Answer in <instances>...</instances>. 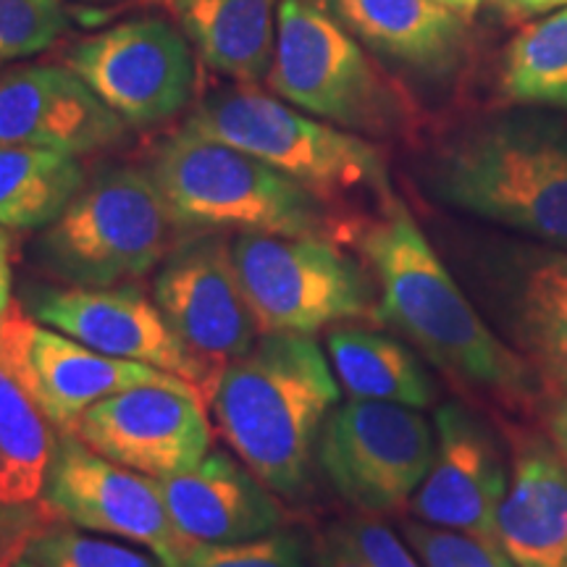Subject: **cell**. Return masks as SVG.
<instances>
[{
  "instance_id": "obj_27",
  "label": "cell",
  "mask_w": 567,
  "mask_h": 567,
  "mask_svg": "<svg viewBox=\"0 0 567 567\" xmlns=\"http://www.w3.org/2000/svg\"><path fill=\"white\" fill-rule=\"evenodd\" d=\"M27 557L38 567H163L153 551L137 544L84 534L66 523H51L34 534Z\"/></svg>"
},
{
  "instance_id": "obj_18",
  "label": "cell",
  "mask_w": 567,
  "mask_h": 567,
  "mask_svg": "<svg viewBox=\"0 0 567 567\" xmlns=\"http://www.w3.org/2000/svg\"><path fill=\"white\" fill-rule=\"evenodd\" d=\"M153 481L174 528L189 542H245L284 528L279 496L224 452H208L189 471Z\"/></svg>"
},
{
  "instance_id": "obj_33",
  "label": "cell",
  "mask_w": 567,
  "mask_h": 567,
  "mask_svg": "<svg viewBox=\"0 0 567 567\" xmlns=\"http://www.w3.org/2000/svg\"><path fill=\"white\" fill-rule=\"evenodd\" d=\"M13 239L9 229L0 226V326L9 318L13 302Z\"/></svg>"
},
{
  "instance_id": "obj_34",
  "label": "cell",
  "mask_w": 567,
  "mask_h": 567,
  "mask_svg": "<svg viewBox=\"0 0 567 567\" xmlns=\"http://www.w3.org/2000/svg\"><path fill=\"white\" fill-rule=\"evenodd\" d=\"M42 528H21V526H0V567L13 565L30 549L34 534Z\"/></svg>"
},
{
  "instance_id": "obj_25",
  "label": "cell",
  "mask_w": 567,
  "mask_h": 567,
  "mask_svg": "<svg viewBox=\"0 0 567 567\" xmlns=\"http://www.w3.org/2000/svg\"><path fill=\"white\" fill-rule=\"evenodd\" d=\"M59 444L53 429L17 373L0 360V502L45 507L48 471Z\"/></svg>"
},
{
  "instance_id": "obj_35",
  "label": "cell",
  "mask_w": 567,
  "mask_h": 567,
  "mask_svg": "<svg viewBox=\"0 0 567 567\" xmlns=\"http://www.w3.org/2000/svg\"><path fill=\"white\" fill-rule=\"evenodd\" d=\"M547 434L567 465V394H555L547 410Z\"/></svg>"
},
{
  "instance_id": "obj_19",
  "label": "cell",
  "mask_w": 567,
  "mask_h": 567,
  "mask_svg": "<svg viewBox=\"0 0 567 567\" xmlns=\"http://www.w3.org/2000/svg\"><path fill=\"white\" fill-rule=\"evenodd\" d=\"M496 534L515 567H567V465L551 439H513Z\"/></svg>"
},
{
  "instance_id": "obj_2",
  "label": "cell",
  "mask_w": 567,
  "mask_h": 567,
  "mask_svg": "<svg viewBox=\"0 0 567 567\" xmlns=\"http://www.w3.org/2000/svg\"><path fill=\"white\" fill-rule=\"evenodd\" d=\"M337 402L334 368L310 334H260L208 396L234 455L284 499L310 484L323 423Z\"/></svg>"
},
{
  "instance_id": "obj_32",
  "label": "cell",
  "mask_w": 567,
  "mask_h": 567,
  "mask_svg": "<svg viewBox=\"0 0 567 567\" xmlns=\"http://www.w3.org/2000/svg\"><path fill=\"white\" fill-rule=\"evenodd\" d=\"M313 567H368L347 544L339 538L334 528H329L321 542H318Z\"/></svg>"
},
{
  "instance_id": "obj_29",
  "label": "cell",
  "mask_w": 567,
  "mask_h": 567,
  "mask_svg": "<svg viewBox=\"0 0 567 567\" xmlns=\"http://www.w3.org/2000/svg\"><path fill=\"white\" fill-rule=\"evenodd\" d=\"M66 30L69 11L63 0H0V61L48 51Z\"/></svg>"
},
{
  "instance_id": "obj_38",
  "label": "cell",
  "mask_w": 567,
  "mask_h": 567,
  "mask_svg": "<svg viewBox=\"0 0 567 567\" xmlns=\"http://www.w3.org/2000/svg\"><path fill=\"white\" fill-rule=\"evenodd\" d=\"M436 3L444 6V9H450L452 13H457V17L471 19L473 13L486 3V0H436Z\"/></svg>"
},
{
  "instance_id": "obj_3",
  "label": "cell",
  "mask_w": 567,
  "mask_h": 567,
  "mask_svg": "<svg viewBox=\"0 0 567 567\" xmlns=\"http://www.w3.org/2000/svg\"><path fill=\"white\" fill-rule=\"evenodd\" d=\"M151 174L174 226L184 231L281 234L339 245L354 243L360 231L268 163L184 126L155 151Z\"/></svg>"
},
{
  "instance_id": "obj_31",
  "label": "cell",
  "mask_w": 567,
  "mask_h": 567,
  "mask_svg": "<svg viewBox=\"0 0 567 567\" xmlns=\"http://www.w3.org/2000/svg\"><path fill=\"white\" fill-rule=\"evenodd\" d=\"M334 530L368 567H423L405 538L396 536L373 515L350 517V520L337 523Z\"/></svg>"
},
{
  "instance_id": "obj_21",
  "label": "cell",
  "mask_w": 567,
  "mask_h": 567,
  "mask_svg": "<svg viewBox=\"0 0 567 567\" xmlns=\"http://www.w3.org/2000/svg\"><path fill=\"white\" fill-rule=\"evenodd\" d=\"M505 279V323L517 350L551 392L567 394V252L520 255Z\"/></svg>"
},
{
  "instance_id": "obj_23",
  "label": "cell",
  "mask_w": 567,
  "mask_h": 567,
  "mask_svg": "<svg viewBox=\"0 0 567 567\" xmlns=\"http://www.w3.org/2000/svg\"><path fill=\"white\" fill-rule=\"evenodd\" d=\"M331 368L352 400L394 402L408 408H429L436 389L413 350L394 337L358 326H339L329 331Z\"/></svg>"
},
{
  "instance_id": "obj_6",
  "label": "cell",
  "mask_w": 567,
  "mask_h": 567,
  "mask_svg": "<svg viewBox=\"0 0 567 567\" xmlns=\"http://www.w3.org/2000/svg\"><path fill=\"white\" fill-rule=\"evenodd\" d=\"M268 87L281 101L360 137L413 132V97L318 0H279Z\"/></svg>"
},
{
  "instance_id": "obj_12",
  "label": "cell",
  "mask_w": 567,
  "mask_h": 567,
  "mask_svg": "<svg viewBox=\"0 0 567 567\" xmlns=\"http://www.w3.org/2000/svg\"><path fill=\"white\" fill-rule=\"evenodd\" d=\"M42 505L55 523L122 538L179 567L189 538L174 528L153 478L97 455L71 431L59 434Z\"/></svg>"
},
{
  "instance_id": "obj_16",
  "label": "cell",
  "mask_w": 567,
  "mask_h": 567,
  "mask_svg": "<svg viewBox=\"0 0 567 567\" xmlns=\"http://www.w3.org/2000/svg\"><path fill=\"white\" fill-rule=\"evenodd\" d=\"M509 471L492 431L471 410L450 402L436 410V446L423 484L410 499L415 520L499 544L496 509Z\"/></svg>"
},
{
  "instance_id": "obj_5",
  "label": "cell",
  "mask_w": 567,
  "mask_h": 567,
  "mask_svg": "<svg viewBox=\"0 0 567 567\" xmlns=\"http://www.w3.org/2000/svg\"><path fill=\"white\" fill-rule=\"evenodd\" d=\"M434 193L460 210L567 250V130L542 118L471 126L434 163Z\"/></svg>"
},
{
  "instance_id": "obj_7",
  "label": "cell",
  "mask_w": 567,
  "mask_h": 567,
  "mask_svg": "<svg viewBox=\"0 0 567 567\" xmlns=\"http://www.w3.org/2000/svg\"><path fill=\"white\" fill-rule=\"evenodd\" d=\"M176 229L151 172L105 166L38 243V260L71 287H118L163 264Z\"/></svg>"
},
{
  "instance_id": "obj_11",
  "label": "cell",
  "mask_w": 567,
  "mask_h": 567,
  "mask_svg": "<svg viewBox=\"0 0 567 567\" xmlns=\"http://www.w3.org/2000/svg\"><path fill=\"white\" fill-rule=\"evenodd\" d=\"M153 300L200 368V392L208 402L218 375L260 337L231 243L221 234H200L174 247L153 279Z\"/></svg>"
},
{
  "instance_id": "obj_26",
  "label": "cell",
  "mask_w": 567,
  "mask_h": 567,
  "mask_svg": "<svg viewBox=\"0 0 567 567\" xmlns=\"http://www.w3.org/2000/svg\"><path fill=\"white\" fill-rule=\"evenodd\" d=\"M499 90L509 103L567 111V6L507 42Z\"/></svg>"
},
{
  "instance_id": "obj_17",
  "label": "cell",
  "mask_w": 567,
  "mask_h": 567,
  "mask_svg": "<svg viewBox=\"0 0 567 567\" xmlns=\"http://www.w3.org/2000/svg\"><path fill=\"white\" fill-rule=\"evenodd\" d=\"M126 124L63 66H19L0 76V145L82 158L124 140Z\"/></svg>"
},
{
  "instance_id": "obj_13",
  "label": "cell",
  "mask_w": 567,
  "mask_h": 567,
  "mask_svg": "<svg viewBox=\"0 0 567 567\" xmlns=\"http://www.w3.org/2000/svg\"><path fill=\"white\" fill-rule=\"evenodd\" d=\"M0 360L17 373L59 434L74 431L76 421L95 402L140 384H163L203 396L200 389L179 375L109 358L51 326L34 321L19 302L0 326Z\"/></svg>"
},
{
  "instance_id": "obj_36",
  "label": "cell",
  "mask_w": 567,
  "mask_h": 567,
  "mask_svg": "<svg viewBox=\"0 0 567 567\" xmlns=\"http://www.w3.org/2000/svg\"><path fill=\"white\" fill-rule=\"evenodd\" d=\"M55 523L45 507H13L0 502V526H21V528H45Z\"/></svg>"
},
{
  "instance_id": "obj_1",
  "label": "cell",
  "mask_w": 567,
  "mask_h": 567,
  "mask_svg": "<svg viewBox=\"0 0 567 567\" xmlns=\"http://www.w3.org/2000/svg\"><path fill=\"white\" fill-rule=\"evenodd\" d=\"M354 245L379 289L384 321L439 371L502 408L536 405V371L481 321L405 205L394 200L371 218Z\"/></svg>"
},
{
  "instance_id": "obj_37",
  "label": "cell",
  "mask_w": 567,
  "mask_h": 567,
  "mask_svg": "<svg viewBox=\"0 0 567 567\" xmlns=\"http://www.w3.org/2000/svg\"><path fill=\"white\" fill-rule=\"evenodd\" d=\"M505 3L515 13L530 17V13H547V11H555V9H565L567 0H505Z\"/></svg>"
},
{
  "instance_id": "obj_4",
  "label": "cell",
  "mask_w": 567,
  "mask_h": 567,
  "mask_svg": "<svg viewBox=\"0 0 567 567\" xmlns=\"http://www.w3.org/2000/svg\"><path fill=\"white\" fill-rule=\"evenodd\" d=\"M184 130L255 155L344 218L354 200H373L379 208L396 200L384 155L371 140L321 122L255 84L210 92L189 113Z\"/></svg>"
},
{
  "instance_id": "obj_41",
  "label": "cell",
  "mask_w": 567,
  "mask_h": 567,
  "mask_svg": "<svg viewBox=\"0 0 567 567\" xmlns=\"http://www.w3.org/2000/svg\"><path fill=\"white\" fill-rule=\"evenodd\" d=\"M321 3H323V0H321Z\"/></svg>"
},
{
  "instance_id": "obj_22",
  "label": "cell",
  "mask_w": 567,
  "mask_h": 567,
  "mask_svg": "<svg viewBox=\"0 0 567 567\" xmlns=\"http://www.w3.org/2000/svg\"><path fill=\"white\" fill-rule=\"evenodd\" d=\"M197 59L234 84L268 80L279 0H172Z\"/></svg>"
},
{
  "instance_id": "obj_40",
  "label": "cell",
  "mask_w": 567,
  "mask_h": 567,
  "mask_svg": "<svg viewBox=\"0 0 567 567\" xmlns=\"http://www.w3.org/2000/svg\"><path fill=\"white\" fill-rule=\"evenodd\" d=\"M80 3H113V0H80Z\"/></svg>"
},
{
  "instance_id": "obj_30",
  "label": "cell",
  "mask_w": 567,
  "mask_h": 567,
  "mask_svg": "<svg viewBox=\"0 0 567 567\" xmlns=\"http://www.w3.org/2000/svg\"><path fill=\"white\" fill-rule=\"evenodd\" d=\"M402 538L423 567H515L505 549L496 544L421 520L402 523Z\"/></svg>"
},
{
  "instance_id": "obj_24",
  "label": "cell",
  "mask_w": 567,
  "mask_h": 567,
  "mask_svg": "<svg viewBox=\"0 0 567 567\" xmlns=\"http://www.w3.org/2000/svg\"><path fill=\"white\" fill-rule=\"evenodd\" d=\"M87 182L76 155L45 147L0 145V226L45 229Z\"/></svg>"
},
{
  "instance_id": "obj_8",
  "label": "cell",
  "mask_w": 567,
  "mask_h": 567,
  "mask_svg": "<svg viewBox=\"0 0 567 567\" xmlns=\"http://www.w3.org/2000/svg\"><path fill=\"white\" fill-rule=\"evenodd\" d=\"M231 258L260 334L384 321L373 276L331 239L237 234Z\"/></svg>"
},
{
  "instance_id": "obj_39",
  "label": "cell",
  "mask_w": 567,
  "mask_h": 567,
  "mask_svg": "<svg viewBox=\"0 0 567 567\" xmlns=\"http://www.w3.org/2000/svg\"><path fill=\"white\" fill-rule=\"evenodd\" d=\"M6 567H38V565H34L32 559L24 555V557H21V559H17V563H13V565H6Z\"/></svg>"
},
{
  "instance_id": "obj_15",
  "label": "cell",
  "mask_w": 567,
  "mask_h": 567,
  "mask_svg": "<svg viewBox=\"0 0 567 567\" xmlns=\"http://www.w3.org/2000/svg\"><path fill=\"white\" fill-rule=\"evenodd\" d=\"M203 402L200 394L140 384L95 402L71 434L111 463L163 478L208 457L213 434Z\"/></svg>"
},
{
  "instance_id": "obj_10",
  "label": "cell",
  "mask_w": 567,
  "mask_h": 567,
  "mask_svg": "<svg viewBox=\"0 0 567 567\" xmlns=\"http://www.w3.org/2000/svg\"><path fill=\"white\" fill-rule=\"evenodd\" d=\"M195 48L166 19H132L69 48L66 66L130 126L172 122L195 95Z\"/></svg>"
},
{
  "instance_id": "obj_28",
  "label": "cell",
  "mask_w": 567,
  "mask_h": 567,
  "mask_svg": "<svg viewBox=\"0 0 567 567\" xmlns=\"http://www.w3.org/2000/svg\"><path fill=\"white\" fill-rule=\"evenodd\" d=\"M179 567H313V563L305 538L279 528L245 542H189Z\"/></svg>"
},
{
  "instance_id": "obj_14",
  "label": "cell",
  "mask_w": 567,
  "mask_h": 567,
  "mask_svg": "<svg viewBox=\"0 0 567 567\" xmlns=\"http://www.w3.org/2000/svg\"><path fill=\"white\" fill-rule=\"evenodd\" d=\"M27 316L76 342L130 363L153 365L200 389L203 375L166 323L153 297L134 284L118 287H30Z\"/></svg>"
},
{
  "instance_id": "obj_9",
  "label": "cell",
  "mask_w": 567,
  "mask_h": 567,
  "mask_svg": "<svg viewBox=\"0 0 567 567\" xmlns=\"http://www.w3.org/2000/svg\"><path fill=\"white\" fill-rule=\"evenodd\" d=\"M434 434L415 408L350 400L326 417L318 463L363 515L408 507L434 460Z\"/></svg>"
},
{
  "instance_id": "obj_20",
  "label": "cell",
  "mask_w": 567,
  "mask_h": 567,
  "mask_svg": "<svg viewBox=\"0 0 567 567\" xmlns=\"http://www.w3.org/2000/svg\"><path fill=\"white\" fill-rule=\"evenodd\" d=\"M323 6L368 51L425 80L455 74L471 45L463 17L436 0H323Z\"/></svg>"
}]
</instances>
